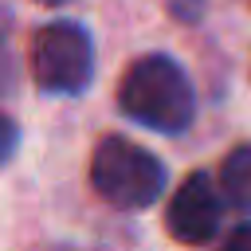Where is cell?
I'll return each instance as SVG.
<instances>
[{
	"mask_svg": "<svg viewBox=\"0 0 251 251\" xmlns=\"http://www.w3.org/2000/svg\"><path fill=\"white\" fill-rule=\"evenodd\" d=\"M224 251H251V224H239V227L227 235Z\"/></svg>",
	"mask_w": 251,
	"mask_h": 251,
	"instance_id": "7",
	"label": "cell"
},
{
	"mask_svg": "<svg viewBox=\"0 0 251 251\" xmlns=\"http://www.w3.org/2000/svg\"><path fill=\"white\" fill-rule=\"evenodd\" d=\"M39 4H47V8H59V4H67V0H39Z\"/></svg>",
	"mask_w": 251,
	"mask_h": 251,
	"instance_id": "9",
	"label": "cell"
},
{
	"mask_svg": "<svg viewBox=\"0 0 251 251\" xmlns=\"http://www.w3.org/2000/svg\"><path fill=\"white\" fill-rule=\"evenodd\" d=\"M90 184L118 208H145L165 188V165L126 137H102L90 157Z\"/></svg>",
	"mask_w": 251,
	"mask_h": 251,
	"instance_id": "2",
	"label": "cell"
},
{
	"mask_svg": "<svg viewBox=\"0 0 251 251\" xmlns=\"http://www.w3.org/2000/svg\"><path fill=\"white\" fill-rule=\"evenodd\" d=\"M118 106L126 118L157 133H180L196 114V94L188 75L169 55H145L122 75Z\"/></svg>",
	"mask_w": 251,
	"mask_h": 251,
	"instance_id": "1",
	"label": "cell"
},
{
	"mask_svg": "<svg viewBox=\"0 0 251 251\" xmlns=\"http://www.w3.org/2000/svg\"><path fill=\"white\" fill-rule=\"evenodd\" d=\"M220 184H224V196H227L235 208H247V212H251V145H235V149L224 157Z\"/></svg>",
	"mask_w": 251,
	"mask_h": 251,
	"instance_id": "5",
	"label": "cell"
},
{
	"mask_svg": "<svg viewBox=\"0 0 251 251\" xmlns=\"http://www.w3.org/2000/svg\"><path fill=\"white\" fill-rule=\"evenodd\" d=\"M12 153H16V122L0 114V165H4Z\"/></svg>",
	"mask_w": 251,
	"mask_h": 251,
	"instance_id": "6",
	"label": "cell"
},
{
	"mask_svg": "<svg viewBox=\"0 0 251 251\" xmlns=\"http://www.w3.org/2000/svg\"><path fill=\"white\" fill-rule=\"evenodd\" d=\"M8 78H12V59H8V43L0 35V94L8 90Z\"/></svg>",
	"mask_w": 251,
	"mask_h": 251,
	"instance_id": "8",
	"label": "cell"
},
{
	"mask_svg": "<svg viewBox=\"0 0 251 251\" xmlns=\"http://www.w3.org/2000/svg\"><path fill=\"white\" fill-rule=\"evenodd\" d=\"M165 224L180 243H208L220 227V192H216V184L204 173L184 176V184L169 200Z\"/></svg>",
	"mask_w": 251,
	"mask_h": 251,
	"instance_id": "4",
	"label": "cell"
},
{
	"mask_svg": "<svg viewBox=\"0 0 251 251\" xmlns=\"http://www.w3.org/2000/svg\"><path fill=\"white\" fill-rule=\"evenodd\" d=\"M94 71L90 35L78 24H47L31 39V75L47 94H78L86 90Z\"/></svg>",
	"mask_w": 251,
	"mask_h": 251,
	"instance_id": "3",
	"label": "cell"
}]
</instances>
